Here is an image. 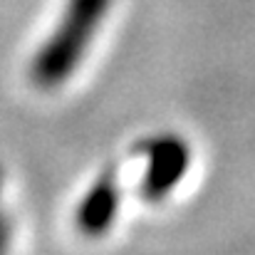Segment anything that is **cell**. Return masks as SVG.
I'll list each match as a JSON object with an SVG mask.
<instances>
[{"mask_svg":"<svg viewBox=\"0 0 255 255\" xmlns=\"http://www.w3.org/2000/svg\"><path fill=\"white\" fill-rule=\"evenodd\" d=\"M114 0H67L57 25L30 60V80L42 89L62 87L85 62Z\"/></svg>","mask_w":255,"mask_h":255,"instance_id":"cell-1","label":"cell"},{"mask_svg":"<svg viewBox=\"0 0 255 255\" xmlns=\"http://www.w3.org/2000/svg\"><path fill=\"white\" fill-rule=\"evenodd\" d=\"M144 156L146 166L139 193L149 203H161L191 169V146L181 134H159L144 144Z\"/></svg>","mask_w":255,"mask_h":255,"instance_id":"cell-2","label":"cell"},{"mask_svg":"<svg viewBox=\"0 0 255 255\" xmlns=\"http://www.w3.org/2000/svg\"><path fill=\"white\" fill-rule=\"evenodd\" d=\"M119 206H122L119 173L117 169H104L85 191V196L75 211V223L85 236L97 238L112 228V223L117 221Z\"/></svg>","mask_w":255,"mask_h":255,"instance_id":"cell-3","label":"cell"},{"mask_svg":"<svg viewBox=\"0 0 255 255\" xmlns=\"http://www.w3.org/2000/svg\"><path fill=\"white\" fill-rule=\"evenodd\" d=\"M10 243V221L2 208V171H0V251H5Z\"/></svg>","mask_w":255,"mask_h":255,"instance_id":"cell-4","label":"cell"}]
</instances>
